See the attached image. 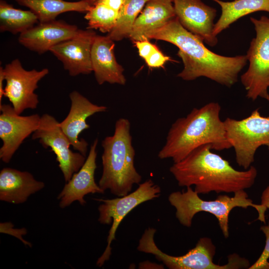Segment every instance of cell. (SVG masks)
Returning <instances> with one entry per match:
<instances>
[{
    "label": "cell",
    "instance_id": "cell-24",
    "mask_svg": "<svg viewBox=\"0 0 269 269\" xmlns=\"http://www.w3.org/2000/svg\"><path fill=\"white\" fill-rule=\"evenodd\" d=\"M148 0H125L114 28L107 35L114 41L129 38L134 23Z\"/></svg>",
    "mask_w": 269,
    "mask_h": 269
},
{
    "label": "cell",
    "instance_id": "cell-23",
    "mask_svg": "<svg viewBox=\"0 0 269 269\" xmlns=\"http://www.w3.org/2000/svg\"><path fill=\"white\" fill-rule=\"evenodd\" d=\"M39 22L30 9L16 8L4 0H0V31L20 34Z\"/></svg>",
    "mask_w": 269,
    "mask_h": 269
},
{
    "label": "cell",
    "instance_id": "cell-32",
    "mask_svg": "<svg viewBox=\"0 0 269 269\" xmlns=\"http://www.w3.org/2000/svg\"><path fill=\"white\" fill-rule=\"evenodd\" d=\"M5 81L3 67H0V105L1 104V100L4 96L3 82Z\"/></svg>",
    "mask_w": 269,
    "mask_h": 269
},
{
    "label": "cell",
    "instance_id": "cell-25",
    "mask_svg": "<svg viewBox=\"0 0 269 269\" xmlns=\"http://www.w3.org/2000/svg\"><path fill=\"white\" fill-rule=\"evenodd\" d=\"M118 16L119 12L103 4L95 3L86 12L84 18L88 21L87 29L108 33L116 25Z\"/></svg>",
    "mask_w": 269,
    "mask_h": 269
},
{
    "label": "cell",
    "instance_id": "cell-22",
    "mask_svg": "<svg viewBox=\"0 0 269 269\" xmlns=\"http://www.w3.org/2000/svg\"><path fill=\"white\" fill-rule=\"evenodd\" d=\"M213 0L221 7V16L215 24L213 30L216 36L243 16L259 11L269 12V0Z\"/></svg>",
    "mask_w": 269,
    "mask_h": 269
},
{
    "label": "cell",
    "instance_id": "cell-8",
    "mask_svg": "<svg viewBox=\"0 0 269 269\" xmlns=\"http://www.w3.org/2000/svg\"><path fill=\"white\" fill-rule=\"evenodd\" d=\"M256 36L251 43L246 56L248 69L241 76V83L247 91V97L253 101L261 97L269 99V17L259 19L251 17Z\"/></svg>",
    "mask_w": 269,
    "mask_h": 269
},
{
    "label": "cell",
    "instance_id": "cell-12",
    "mask_svg": "<svg viewBox=\"0 0 269 269\" xmlns=\"http://www.w3.org/2000/svg\"><path fill=\"white\" fill-rule=\"evenodd\" d=\"M0 158L8 163L23 141L37 129L41 117L36 114L21 116L8 104L0 105Z\"/></svg>",
    "mask_w": 269,
    "mask_h": 269
},
{
    "label": "cell",
    "instance_id": "cell-31",
    "mask_svg": "<svg viewBox=\"0 0 269 269\" xmlns=\"http://www.w3.org/2000/svg\"><path fill=\"white\" fill-rule=\"evenodd\" d=\"M261 198V204L267 209H269V185L263 191Z\"/></svg>",
    "mask_w": 269,
    "mask_h": 269
},
{
    "label": "cell",
    "instance_id": "cell-17",
    "mask_svg": "<svg viewBox=\"0 0 269 269\" xmlns=\"http://www.w3.org/2000/svg\"><path fill=\"white\" fill-rule=\"evenodd\" d=\"M78 27L61 20L38 22L20 33L18 42L28 49L42 54L57 44L75 35Z\"/></svg>",
    "mask_w": 269,
    "mask_h": 269
},
{
    "label": "cell",
    "instance_id": "cell-19",
    "mask_svg": "<svg viewBox=\"0 0 269 269\" xmlns=\"http://www.w3.org/2000/svg\"><path fill=\"white\" fill-rule=\"evenodd\" d=\"M44 183L35 179L28 171L5 167L0 172V200L18 204L44 187Z\"/></svg>",
    "mask_w": 269,
    "mask_h": 269
},
{
    "label": "cell",
    "instance_id": "cell-14",
    "mask_svg": "<svg viewBox=\"0 0 269 269\" xmlns=\"http://www.w3.org/2000/svg\"><path fill=\"white\" fill-rule=\"evenodd\" d=\"M175 13L187 30L211 46L218 40L213 33L216 9L201 0H172Z\"/></svg>",
    "mask_w": 269,
    "mask_h": 269
},
{
    "label": "cell",
    "instance_id": "cell-1",
    "mask_svg": "<svg viewBox=\"0 0 269 269\" xmlns=\"http://www.w3.org/2000/svg\"><path fill=\"white\" fill-rule=\"evenodd\" d=\"M146 39L168 42L176 46L184 68L177 76L186 81L201 77L231 87L245 67L246 55L227 57L208 49L198 36L185 29L175 17L160 28L149 33Z\"/></svg>",
    "mask_w": 269,
    "mask_h": 269
},
{
    "label": "cell",
    "instance_id": "cell-26",
    "mask_svg": "<svg viewBox=\"0 0 269 269\" xmlns=\"http://www.w3.org/2000/svg\"><path fill=\"white\" fill-rule=\"evenodd\" d=\"M261 230L266 237L265 248L258 260L251 266L249 269H269V222L267 225L261 227Z\"/></svg>",
    "mask_w": 269,
    "mask_h": 269
},
{
    "label": "cell",
    "instance_id": "cell-29",
    "mask_svg": "<svg viewBox=\"0 0 269 269\" xmlns=\"http://www.w3.org/2000/svg\"><path fill=\"white\" fill-rule=\"evenodd\" d=\"M2 224L7 227V230H3L2 231L0 232L1 233H6L10 234L18 238L25 245H28L30 247L31 246L30 243L24 241L22 237V236L26 234V230L25 228H22L21 229H13L12 228L13 225L11 224V223H8L10 228H8V226L6 225L5 223H2Z\"/></svg>",
    "mask_w": 269,
    "mask_h": 269
},
{
    "label": "cell",
    "instance_id": "cell-6",
    "mask_svg": "<svg viewBox=\"0 0 269 269\" xmlns=\"http://www.w3.org/2000/svg\"><path fill=\"white\" fill-rule=\"evenodd\" d=\"M156 230L148 228L145 230L137 246L138 251L151 254L170 269H249V261L234 254L228 256V262L224 265L215 264L213 258L216 247L210 238H200L196 246L186 254L180 256L167 255L156 246L154 236Z\"/></svg>",
    "mask_w": 269,
    "mask_h": 269
},
{
    "label": "cell",
    "instance_id": "cell-10",
    "mask_svg": "<svg viewBox=\"0 0 269 269\" xmlns=\"http://www.w3.org/2000/svg\"><path fill=\"white\" fill-rule=\"evenodd\" d=\"M3 71L6 82L4 96L16 113L21 115L26 109H36L39 99L34 92L38 82L49 73L48 69L27 70L18 59H15L5 65Z\"/></svg>",
    "mask_w": 269,
    "mask_h": 269
},
{
    "label": "cell",
    "instance_id": "cell-15",
    "mask_svg": "<svg viewBox=\"0 0 269 269\" xmlns=\"http://www.w3.org/2000/svg\"><path fill=\"white\" fill-rule=\"evenodd\" d=\"M69 98L70 111L67 117L59 122V126L73 148L86 156L88 143L84 139H80L79 135L90 128L86 122L87 118L97 113L107 111V107L93 103L75 90L70 93Z\"/></svg>",
    "mask_w": 269,
    "mask_h": 269
},
{
    "label": "cell",
    "instance_id": "cell-16",
    "mask_svg": "<svg viewBox=\"0 0 269 269\" xmlns=\"http://www.w3.org/2000/svg\"><path fill=\"white\" fill-rule=\"evenodd\" d=\"M98 143V139L96 138L91 145L83 165L66 182L58 194L57 199L59 200L60 208H66L74 201H78L81 205H84L86 203L84 200L85 195L90 193H104L105 191L95 180Z\"/></svg>",
    "mask_w": 269,
    "mask_h": 269
},
{
    "label": "cell",
    "instance_id": "cell-3",
    "mask_svg": "<svg viewBox=\"0 0 269 269\" xmlns=\"http://www.w3.org/2000/svg\"><path fill=\"white\" fill-rule=\"evenodd\" d=\"M221 109L218 103L210 102L177 119L171 125L158 157L171 158L176 163L203 145L210 144L212 149L219 151L231 148L224 121L220 118Z\"/></svg>",
    "mask_w": 269,
    "mask_h": 269
},
{
    "label": "cell",
    "instance_id": "cell-11",
    "mask_svg": "<svg viewBox=\"0 0 269 269\" xmlns=\"http://www.w3.org/2000/svg\"><path fill=\"white\" fill-rule=\"evenodd\" d=\"M32 139H38L44 148H50L55 153L66 182L86 160L85 156L70 149V142L61 130L59 122L48 114L41 116L39 127L32 134Z\"/></svg>",
    "mask_w": 269,
    "mask_h": 269
},
{
    "label": "cell",
    "instance_id": "cell-27",
    "mask_svg": "<svg viewBox=\"0 0 269 269\" xmlns=\"http://www.w3.org/2000/svg\"><path fill=\"white\" fill-rule=\"evenodd\" d=\"M144 60L149 67L159 68L170 60V58L164 55L157 48Z\"/></svg>",
    "mask_w": 269,
    "mask_h": 269
},
{
    "label": "cell",
    "instance_id": "cell-18",
    "mask_svg": "<svg viewBox=\"0 0 269 269\" xmlns=\"http://www.w3.org/2000/svg\"><path fill=\"white\" fill-rule=\"evenodd\" d=\"M115 42L108 35H96L91 50L93 72L97 83L107 82L124 85L126 79L124 69L116 59Z\"/></svg>",
    "mask_w": 269,
    "mask_h": 269
},
{
    "label": "cell",
    "instance_id": "cell-35",
    "mask_svg": "<svg viewBox=\"0 0 269 269\" xmlns=\"http://www.w3.org/2000/svg\"><path fill=\"white\" fill-rule=\"evenodd\" d=\"M268 100L269 101V99Z\"/></svg>",
    "mask_w": 269,
    "mask_h": 269
},
{
    "label": "cell",
    "instance_id": "cell-33",
    "mask_svg": "<svg viewBox=\"0 0 269 269\" xmlns=\"http://www.w3.org/2000/svg\"><path fill=\"white\" fill-rule=\"evenodd\" d=\"M151 267H152V268L154 269H163L164 268L163 266L161 265H157L156 264H154L152 263H150L148 262H144L143 263H141L139 265V269H150L151 268Z\"/></svg>",
    "mask_w": 269,
    "mask_h": 269
},
{
    "label": "cell",
    "instance_id": "cell-7",
    "mask_svg": "<svg viewBox=\"0 0 269 269\" xmlns=\"http://www.w3.org/2000/svg\"><path fill=\"white\" fill-rule=\"evenodd\" d=\"M226 137L234 149L236 160L245 170L254 162L257 149L266 145L269 150V117L261 116L259 109L242 120L227 118Z\"/></svg>",
    "mask_w": 269,
    "mask_h": 269
},
{
    "label": "cell",
    "instance_id": "cell-9",
    "mask_svg": "<svg viewBox=\"0 0 269 269\" xmlns=\"http://www.w3.org/2000/svg\"><path fill=\"white\" fill-rule=\"evenodd\" d=\"M160 194V187L151 179H148L139 184L135 190L124 196L111 199H95L102 202L98 207V221L104 225L112 223L107 238V245L97 261V266H103L110 259L112 242L115 240L118 228L128 214L140 204L158 198Z\"/></svg>",
    "mask_w": 269,
    "mask_h": 269
},
{
    "label": "cell",
    "instance_id": "cell-34",
    "mask_svg": "<svg viewBox=\"0 0 269 269\" xmlns=\"http://www.w3.org/2000/svg\"><path fill=\"white\" fill-rule=\"evenodd\" d=\"M77 1H83L85 2H88L90 3L92 5H93L95 2L97 1L98 0H77Z\"/></svg>",
    "mask_w": 269,
    "mask_h": 269
},
{
    "label": "cell",
    "instance_id": "cell-30",
    "mask_svg": "<svg viewBox=\"0 0 269 269\" xmlns=\"http://www.w3.org/2000/svg\"><path fill=\"white\" fill-rule=\"evenodd\" d=\"M125 1V0H98L95 3L103 4L111 9L119 12Z\"/></svg>",
    "mask_w": 269,
    "mask_h": 269
},
{
    "label": "cell",
    "instance_id": "cell-4",
    "mask_svg": "<svg viewBox=\"0 0 269 269\" xmlns=\"http://www.w3.org/2000/svg\"><path fill=\"white\" fill-rule=\"evenodd\" d=\"M131 124L125 118L118 119L113 135L102 142L103 170L99 182L105 191L124 196L131 192L134 184H139L141 176L134 166L135 150L132 144Z\"/></svg>",
    "mask_w": 269,
    "mask_h": 269
},
{
    "label": "cell",
    "instance_id": "cell-13",
    "mask_svg": "<svg viewBox=\"0 0 269 269\" xmlns=\"http://www.w3.org/2000/svg\"><path fill=\"white\" fill-rule=\"evenodd\" d=\"M93 29H80L72 37L52 47L50 51L71 76L93 72L91 50L96 36Z\"/></svg>",
    "mask_w": 269,
    "mask_h": 269
},
{
    "label": "cell",
    "instance_id": "cell-28",
    "mask_svg": "<svg viewBox=\"0 0 269 269\" xmlns=\"http://www.w3.org/2000/svg\"><path fill=\"white\" fill-rule=\"evenodd\" d=\"M138 49L139 56L144 60L146 59L157 47L150 43L148 39H144L134 42Z\"/></svg>",
    "mask_w": 269,
    "mask_h": 269
},
{
    "label": "cell",
    "instance_id": "cell-5",
    "mask_svg": "<svg viewBox=\"0 0 269 269\" xmlns=\"http://www.w3.org/2000/svg\"><path fill=\"white\" fill-rule=\"evenodd\" d=\"M233 197L221 195L214 200L206 201L191 187L182 191H174L168 196L170 204L176 209V217L181 224L190 227L194 216L199 212H208L217 218L223 236L227 238L229 232V216L236 207L254 208L258 213V220L266 224L265 212L267 209L263 205L256 204L248 197L245 190L238 191Z\"/></svg>",
    "mask_w": 269,
    "mask_h": 269
},
{
    "label": "cell",
    "instance_id": "cell-21",
    "mask_svg": "<svg viewBox=\"0 0 269 269\" xmlns=\"http://www.w3.org/2000/svg\"><path fill=\"white\" fill-rule=\"evenodd\" d=\"M18 4L29 8L37 16L39 22L52 21L66 12H86L92 5L83 1L64 0H14Z\"/></svg>",
    "mask_w": 269,
    "mask_h": 269
},
{
    "label": "cell",
    "instance_id": "cell-20",
    "mask_svg": "<svg viewBox=\"0 0 269 269\" xmlns=\"http://www.w3.org/2000/svg\"><path fill=\"white\" fill-rule=\"evenodd\" d=\"M176 17L172 0H148L136 18L129 37L134 43Z\"/></svg>",
    "mask_w": 269,
    "mask_h": 269
},
{
    "label": "cell",
    "instance_id": "cell-2",
    "mask_svg": "<svg viewBox=\"0 0 269 269\" xmlns=\"http://www.w3.org/2000/svg\"><path fill=\"white\" fill-rule=\"evenodd\" d=\"M211 150L210 144L200 146L182 160L173 163L169 171L179 186H194L198 194L234 193L254 185L257 175L255 167L237 170Z\"/></svg>",
    "mask_w": 269,
    "mask_h": 269
}]
</instances>
